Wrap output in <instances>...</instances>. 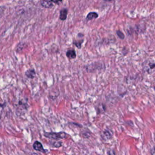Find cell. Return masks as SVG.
Wrapping results in <instances>:
<instances>
[{"instance_id": "cell-1", "label": "cell", "mask_w": 155, "mask_h": 155, "mask_svg": "<svg viewBox=\"0 0 155 155\" xmlns=\"http://www.w3.org/2000/svg\"><path fill=\"white\" fill-rule=\"evenodd\" d=\"M44 136L52 140H59L66 139L70 136L68 134L64 131H59V132H47L44 131Z\"/></svg>"}, {"instance_id": "cell-2", "label": "cell", "mask_w": 155, "mask_h": 155, "mask_svg": "<svg viewBox=\"0 0 155 155\" xmlns=\"http://www.w3.org/2000/svg\"><path fill=\"white\" fill-rule=\"evenodd\" d=\"M113 136V131L108 128H105V130H104L101 134V139L104 141H107L111 139Z\"/></svg>"}, {"instance_id": "cell-3", "label": "cell", "mask_w": 155, "mask_h": 155, "mask_svg": "<svg viewBox=\"0 0 155 155\" xmlns=\"http://www.w3.org/2000/svg\"><path fill=\"white\" fill-rule=\"evenodd\" d=\"M33 148L35 150L37 151H40L42 153H45L47 151V150L44 148V147L41 143V142L38 140H36L34 142L33 144Z\"/></svg>"}, {"instance_id": "cell-4", "label": "cell", "mask_w": 155, "mask_h": 155, "mask_svg": "<svg viewBox=\"0 0 155 155\" xmlns=\"http://www.w3.org/2000/svg\"><path fill=\"white\" fill-rule=\"evenodd\" d=\"M25 74L28 78L33 79L36 76V71L33 68L28 69L25 72Z\"/></svg>"}, {"instance_id": "cell-5", "label": "cell", "mask_w": 155, "mask_h": 155, "mask_svg": "<svg viewBox=\"0 0 155 155\" xmlns=\"http://www.w3.org/2000/svg\"><path fill=\"white\" fill-rule=\"evenodd\" d=\"M66 56L70 59H74L76 57V52L74 50H69L66 52Z\"/></svg>"}, {"instance_id": "cell-6", "label": "cell", "mask_w": 155, "mask_h": 155, "mask_svg": "<svg viewBox=\"0 0 155 155\" xmlns=\"http://www.w3.org/2000/svg\"><path fill=\"white\" fill-rule=\"evenodd\" d=\"M51 146L55 147V148H59L62 146V142L58 140H55V141L50 142L49 143Z\"/></svg>"}, {"instance_id": "cell-7", "label": "cell", "mask_w": 155, "mask_h": 155, "mask_svg": "<svg viewBox=\"0 0 155 155\" xmlns=\"http://www.w3.org/2000/svg\"><path fill=\"white\" fill-rule=\"evenodd\" d=\"M67 12H68V10L66 8H64L61 10L60 12V19L61 20H65L66 19L67 16Z\"/></svg>"}, {"instance_id": "cell-8", "label": "cell", "mask_w": 155, "mask_h": 155, "mask_svg": "<svg viewBox=\"0 0 155 155\" xmlns=\"http://www.w3.org/2000/svg\"><path fill=\"white\" fill-rule=\"evenodd\" d=\"M41 5L47 8H50L53 5L52 3L48 0H41Z\"/></svg>"}, {"instance_id": "cell-9", "label": "cell", "mask_w": 155, "mask_h": 155, "mask_svg": "<svg viewBox=\"0 0 155 155\" xmlns=\"http://www.w3.org/2000/svg\"><path fill=\"white\" fill-rule=\"evenodd\" d=\"M98 17V15L95 12H90L88 14L86 17L87 20H91L92 19H95Z\"/></svg>"}, {"instance_id": "cell-10", "label": "cell", "mask_w": 155, "mask_h": 155, "mask_svg": "<svg viewBox=\"0 0 155 155\" xmlns=\"http://www.w3.org/2000/svg\"><path fill=\"white\" fill-rule=\"evenodd\" d=\"M107 155H116V152L114 149H109L107 151Z\"/></svg>"}, {"instance_id": "cell-11", "label": "cell", "mask_w": 155, "mask_h": 155, "mask_svg": "<svg viewBox=\"0 0 155 155\" xmlns=\"http://www.w3.org/2000/svg\"><path fill=\"white\" fill-rule=\"evenodd\" d=\"M117 35H118L121 39H123V38H124V34H123L121 31H117Z\"/></svg>"}, {"instance_id": "cell-12", "label": "cell", "mask_w": 155, "mask_h": 155, "mask_svg": "<svg viewBox=\"0 0 155 155\" xmlns=\"http://www.w3.org/2000/svg\"><path fill=\"white\" fill-rule=\"evenodd\" d=\"M51 2H53L56 4H59L60 2H61L62 1V0H51Z\"/></svg>"}, {"instance_id": "cell-13", "label": "cell", "mask_w": 155, "mask_h": 155, "mask_svg": "<svg viewBox=\"0 0 155 155\" xmlns=\"http://www.w3.org/2000/svg\"><path fill=\"white\" fill-rule=\"evenodd\" d=\"M151 153V155H154V147H153V148H151V150L150 151Z\"/></svg>"}, {"instance_id": "cell-14", "label": "cell", "mask_w": 155, "mask_h": 155, "mask_svg": "<svg viewBox=\"0 0 155 155\" xmlns=\"http://www.w3.org/2000/svg\"><path fill=\"white\" fill-rule=\"evenodd\" d=\"M107 1H114V0H105Z\"/></svg>"}]
</instances>
